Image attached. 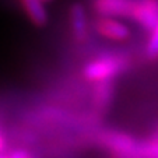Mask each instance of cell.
<instances>
[{
	"label": "cell",
	"instance_id": "cell-12",
	"mask_svg": "<svg viewBox=\"0 0 158 158\" xmlns=\"http://www.w3.org/2000/svg\"><path fill=\"white\" fill-rule=\"evenodd\" d=\"M28 158H31V157H30V155H28Z\"/></svg>",
	"mask_w": 158,
	"mask_h": 158
},
{
	"label": "cell",
	"instance_id": "cell-4",
	"mask_svg": "<svg viewBox=\"0 0 158 158\" xmlns=\"http://www.w3.org/2000/svg\"><path fill=\"white\" fill-rule=\"evenodd\" d=\"M134 0H91V7L97 15L114 18H129Z\"/></svg>",
	"mask_w": 158,
	"mask_h": 158
},
{
	"label": "cell",
	"instance_id": "cell-9",
	"mask_svg": "<svg viewBox=\"0 0 158 158\" xmlns=\"http://www.w3.org/2000/svg\"><path fill=\"white\" fill-rule=\"evenodd\" d=\"M7 158H28V154L25 151H23V150H17Z\"/></svg>",
	"mask_w": 158,
	"mask_h": 158
},
{
	"label": "cell",
	"instance_id": "cell-8",
	"mask_svg": "<svg viewBox=\"0 0 158 158\" xmlns=\"http://www.w3.org/2000/svg\"><path fill=\"white\" fill-rule=\"evenodd\" d=\"M146 55L150 60L158 59V24L154 30L150 31L148 42L146 45Z\"/></svg>",
	"mask_w": 158,
	"mask_h": 158
},
{
	"label": "cell",
	"instance_id": "cell-7",
	"mask_svg": "<svg viewBox=\"0 0 158 158\" xmlns=\"http://www.w3.org/2000/svg\"><path fill=\"white\" fill-rule=\"evenodd\" d=\"M21 6L27 17L36 27H44L48 23V11L42 0H21Z\"/></svg>",
	"mask_w": 158,
	"mask_h": 158
},
{
	"label": "cell",
	"instance_id": "cell-10",
	"mask_svg": "<svg viewBox=\"0 0 158 158\" xmlns=\"http://www.w3.org/2000/svg\"><path fill=\"white\" fill-rule=\"evenodd\" d=\"M6 148V139L2 133H0V152H3V150Z\"/></svg>",
	"mask_w": 158,
	"mask_h": 158
},
{
	"label": "cell",
	"instance_id": "cell-2",
	"mask_svg": "<svg viewBox=\"0 0 158 158\" xmlns=\"http://www.w3.org/2000/svg\"><path fill=\"white\" fill-rule=\"evenodd\" d=\"M129 20L148 32L154 30L158 24V0H134Z\"/></svg>",
	"mask_w": 158,
	"mask_h": 158
},
{
	"label": "cell",
	"instance_id": "cell-6",
	"mask_svg": "<svg viewBox=\"0 0 158 158\" xmlns=\"http://www.w3.org/2000/svg\"><path fill=\"white\" fill-rule=\"evenodd\" d=\"M114 83L112 81H102L95 83L93 88V106L98 112H105L112 104L114 99Z\"/></svg>",
	"mask_w": 158,
	"mask_h": 158
},
{
	"label": "cell",
	"instance_id": "cell-5",
	"mask_svg": "<svg viewBox=\"0 0 158 158\" xmlns=\"http://www.w3.org/2000/svg\"><path fill=\"white\" fill-rule=\"evenodd\" d=\"M72 35L77 42H85L89 35V21L85 7L81 3H73L69 10Z\"/></svg>",
	"mask_w": 158,
	"mask_h": 158
},
{
	"label": "cell",
	"instance_id": "cell-3",
	"mask_svg": "<svg viewBox=\"0 0 158 158\" xmlns=\"http://www.w3.org/2000/svg\"><path fill=\"white\" fill-rule=\"evenodd\" d=\"M93 27L99 36L109 39V41L122 42L130 38V28L125 23H122L119 18L97 15V18L93 23Z\"/></svg>",
	"mask_w": 158,
	"mask_h": 158
},
{
	"label": "cell",
	"instance_id": "cell-1",
	"mask_svg": "<svg viewBox=\"0 0 158 158\" xmlns=\"http://www.w3.org/2000/svg\"><path fill=\"white\" fill-rule=\"evenodd\" d=\"M125 70V60L112 55L98 56L88 62L83 69V77L89 83L112 81Z\"/></svg>",
	"mask_w": 158,
	"mask_h": 158
},
{
	"label": "cell",
	"instance_id": "cell-11",
	"mask_svg": "<svg viewBox=\"0 0 158 158\" xmlns=\"http://www.w3.org/2000/svg\"><path fill=\"white\" fill-rule=\"evenodd\" d=\"M44 3H49V2H52V0H42Z\"/></svg>",
	"mask_w": 158,
	"mask_h": 158
}]
</instances>
